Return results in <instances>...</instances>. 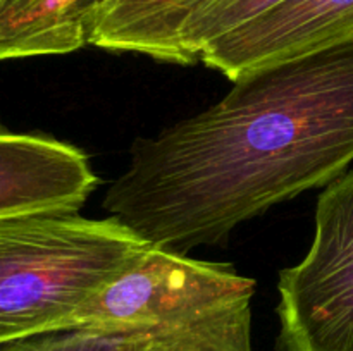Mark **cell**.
<instances>
[{
	"label": "cell",
	"mask_w": 353,
	"mask_h": 351,
	"mask_svg": "<svg viewBox=\"0 0 353 351\" xmlns=\"http://www.w3.org/2000/svg\"><path fill=\"white\" fill-rule=\"evenodd\" d=\"M353 162V34L250 69L196 116L138 138L102 206L150 246L224 244Z\"/></svg>",
	"instance_id": "cell-1"
},
{
	"label": "cell",
	"mask_w": 353,
	"mask_h": 351,
	"mask_svg": "<svg viewBox=\"0 0 353 351\" xmlns=\"http://www.w3.org/2000/svg\"><path fill=\"white\" fill-rule=\"evenodd\" d=\"M150 246L114 217H0V344L68 326Z\"/></svg>",
	"instance_id": "cell-2"
},
{
	"label": "cell",
	"mask_w": 353,
	"mask_h": 351,
	"mask_svg": "<svg viewBox=\"0 0 353 351\" xmlns=\"http://www.w3.org/2000/svg\"><path fill=\"white\" fill-rule=\"evenodd\" d=\"M255 281L233 265L148 246L128 270L92 296L69 323L223 326L252 320Z\"/></svg>",
	"instance_id": "cell-3"
},
{
	"label": "cell",
	"mask_w": 353,
	"mask_h": 351,
	"mask_svg": "<svg viewBox=\"0 0 353 351\" xmlns=\"http://www.w3.org/2000/svg\"><path fill=\"white\" fill-rule=\"evenodd\" d=\"M278 292L274 351H353V169L319 195L309 251Z\"/></svg>",
	"instance_id": "cell-4"
},
{
	"label": "cell",
	"mask_w": 353,
	"mask_h": 351,
	"mask_svg": "<svg viewBox=\"0 0 353 351\" xmlns=\"http://www.w3.org/2000/svg\"><path fill=\"white\" fill-rule=\"evenodd\" d=\"M353 34V0H285L210 41L200 62L233 81L250 69L299 57Z\"/></svg>",
	"instance_id": "cell-5"
},
{
	"label": "cell",
	"mask_w": 353,
	"mask_h": 351,
	"mask_svg": "<svg viewBox=\"0 0 353 351\" xmlns=\"http://www.w3.org/2000/svg\"><path fill=\"white\" fill-rule=\"evenodd\" d=\"M99 184L81 148L0 124V217L79 212Z\"/></svg>",
	"instance_id": "cell-6"
},
{
	"label": "cell",
	"mask_w": 353,
	"mask_h": 351,
	"mask_svg": "<svg viewBox=\"0 0 353 351\" xmlns=\"http://www.w3.org/2000/svg\"><path fill=\"white\" fill-rule=\"evenodd\" d=\"M0 351H252V320L202 327L68 323L7 341Z\"/></svg>",
	"instance_id": "cell-7"
},
{
	"label": "cell",
	"mask_w": 353,
	"mask_h": 351,
	"mask_svg": "<svg viewBox=\"0 0 353 351\" xmlns=\"http://www.w3.org/2000/svg\"><path fill=\"white\" fill-rule=\"evenodd\" d=\"M109 0H0V61L64 55L90 45Z\"/></svg>",
	"instance_id": "cell-8"
},
{
	"label": "cell",
	"mask_w": 353,
	"mask_h": 351,
	"mask_svg": "<svg viewBox=\"0 0 353 351\" xmlns=\"http://www.w3.org/2000/svg\"><path fill=\"white\" fill-rule=\"evenodd\" d=\"M203 0H109L90 45L174 61L179 28Z\"/></svg>",
	"instance_id": "cell-9"
},
{
	"label": "cell",
	"mask_w": 353,
	"mask_h": 351,
	"mask_svg": "<svg viewBox=\"0 0 353 351\" xmlns=\"http://www.w3.org/2000/svg\"><path fill=\"white\" fill-rule=\"evenodd\" d=\"M285 0H203L186 17L176 36L172 64L192 65L210 41L243 26Z\"/></svg>",
	"instance_id": "cell-10"
}]
</instances>
